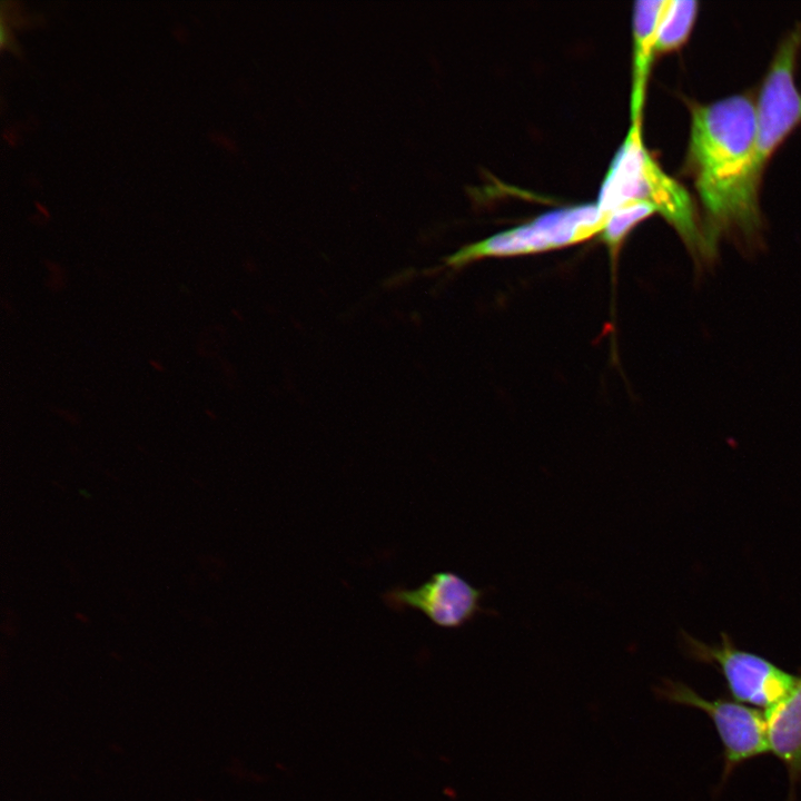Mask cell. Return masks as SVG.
I'll use <instances>...</instances> for the list:
<instances>
[{
	"label": "cell",
	"mask_w": 801,
	"mask_h": 801,
	"mask_svg": "<svg viewBox=\"0 0 801 801\" xmlns=\"http://www.w3.org/2000/svg\"><path fill=\"white\" fill-rule=\"evenodd\" d=\"M704 209L706 254L724 230L751 235L760 226L755 102L730 96L691 108L686 156Z\"/></svg>",
	"instance_id": "1"
},
{
	"label": "cell",
	"mask_w": 801,
	"mask_h": 801,
	"mask_svg": "<svg viewBox=\"0 0 801 801\" xmlns=\"http://www.w3.org/2000/svg\"><path fill=\"white\" fill-rule=\"evenodd\" d=\"M632 200L653 205L690 249L706 254L693 200L650 156L642 140L641 122H632L605 175L596 205L607 216Z\"/></svg>",
	"instance_id": "2"
},
{
	"label": "cell",
	"mask_w": 801,
	"mask_h": 801,
	"mask_svg": "<svg viewBox=\"0 0 801 801\" xmlns=\"http://www.w3.org/2000/svg\"><path fill=\"white\" fill-rule=\"evenodd\" d=\"M606 215L597 205H580L553 210L530 222L462 247L446 264L461 267L485 257H504L556 249L586 240L602 233Z\"/></svg>",
	"instance_id": "3"
},
{
	"label": "cell",
	"mask_w": 801,
	"mask_h": 801,
	"mask_svg": "<svg viewBox=\"0 0 801 801\" xmlns=\"http://www.w3.org/2000/svg\"><path fill=\"white\" fill-rule=\"evenodd\" d=\"M688 655L718 668L734 700L768 708L784 698L797 683L793 675L759 654L738 649L730 636L721 634L719 644L709 645L682 633Z\"/></svg>",
	"instance_id": "4"
},
{
	"label": "cell",
	"mask_w": 801,
	"mask_h": 801,
	"mask_svg": "<svg viewBox=\"0 0 801 801\" xmlns=\"http://www.w3.org/2000/svg\"><path fill=\"white\" fill-rule=\"evenodd\" d=\"M800 47L801 31L797 29L779 46L755 101L756 157L762 174L774 151L801 123V91L795 82Z\"/></svg>",
	"instance_id": "5"
},
{
	"label": "cell",
	"mask_w": 801,
	"mask_h": 801,
	"mask_svg": "<svg viewBox=\"0 0 801 801\" xmlns=\"http://www.w3.org/2000/svg\"><path fill=\"white\" fill-rule=\"evenodd\" d=\"M655 692L668 702L708 714L723 745L724 780L738 765L770 752L764 712L738 701L705 699L686 684L669 679H664Z\"/></svg>",
	"instance_id": "6"
},
{
	"label": "cell",
	"mask_w": 801,
	"mask_h": 801,
	"mask_svg": "<svg viewBox=\"0 0 801 801\" xmlns=\"http://www.w3.org/2000/svg\"><path fill=\"white\" fill-rule=\"evenodd\" d=\"M485 592L456 573L437 572L417 587L395 586L382 597L396 612L415 610L439 627L458 629L482 613H491L482 607Z\"/></svg>",
	"instance_id": "7"
},
{
	"label": "cell",
	"mask_w": 801,
	"mask_h": 801,
	"mask_svg": "<svg viewBox=\"0 0 801 801\" xmlns=\"http://www.w3.org/2000/svg\"><path fill=\"white\" fill-rule=\"evenodd\" d=\"M769 750L785 767L790 780V801L801 783V675L792 690L764 710Z\"/></svg>",
	"instance_id": "8"
},
{
	"label": "cell",
	"mask_w": 801,
	"mask_h": 801,
	"mask_svg": "<svg viewBox=\"0 0 801 801\" xmlns=\"http://www.w3.org/2000/svg\"><path fill=\"white\" fill-rule=\"evenodd\" d=\"M666 0L636 1L633 11L632 122H641L646 82L655 55L656 33Z\"/></svg>",
	"instance_id": "9"
},
{
	"label": "cell",
	"mask_w": 801,
	"mask_h": 801,
	"mask_svg": "<svg viewBox=\"0 0 801 801\" xmlns=\"http://www.w3.org/2000/svg\"><path fill=\"white\" fill-rule=\"evenodd\" d=\"M698 10L696 1H666L657 28L655 55L675 50L685 42L695 22Z\"/></svg>",
	"instance_id": "10"
},
{
	"label": "cell",
	"mask_w": 801,
	"mask_h": 801,
	"mask_svg": "<svg viewBox=\"0 0 801 801\" xmlns=\"http://www.w3.org/2000/svg\"><path fill=\"white\" fill-rule=\"evenodd\" d=\"M654 212H657L656 208L647 201L632 200L623 204L606 216L601 233L602 240L614 253L629 231Z\"/></svg>",
	"instance_id": "11"
},
{
	"label": "cell",
	"mask_w": 801,
	"mask_h": 801,
	"mask_svg": "<svg viewBox=\"0 0 801 801\" xmlns=\"http://www.w3.org/2000/svg\"><path fill=\"white\" fill-rule=\"evenodd\" d=\"M10 38H11L10 29L8 28V24L6 23L4 19L1 17V22H0V43H1V47L9 46L8 43H10Z\"/></svg>",
	"instance_id": "12"
},
{
	"label": "cell",
	"mask_w": 801,
	"mask_h": 801,
	"mask_svg": "<svg viewBox=\"0 0 801 801\" xmlns=\"http://www.w3.org/2000/svg\"><path fill=\"white\" fill-rule=\"evenodd\" d=\"M151 364H152V367H155L156 369H158V370L162 369L161 364H159L155 360H152Z\"/></svg>",
	"instance_id": "13"
}]
</instances>
